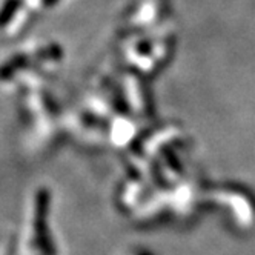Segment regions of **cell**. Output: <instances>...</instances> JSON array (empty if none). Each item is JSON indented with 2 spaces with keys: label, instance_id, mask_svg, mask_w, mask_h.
<instances>
[{
  "label": "cell",
  "instance_id": "1",
  "mask_svg": "<svg viewBox=\"0 0 255 255\" xmlns=\"http://www.w3.org/2000/svg\"><path fill=\"white\" fill-rule=\"evenodd\" d=\"M20 6L22 0H5L2 9H0V26L6 25L15 15V12L20 9Z\"/></svg>",
  "mask_w": 255,
  "mask_h": 255
}]
</instances>
